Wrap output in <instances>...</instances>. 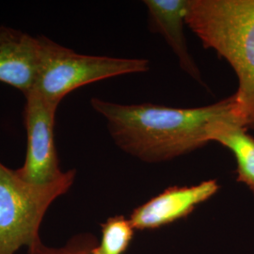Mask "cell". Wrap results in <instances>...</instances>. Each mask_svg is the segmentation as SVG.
<instances>
[{
    "instance_id": "cell-4",
    "label": "cell",
    "mask_w": 254,
    "mask_h": 254,
    "mask_svg": "<svg viewBox=\"0 0 254 254\" xmlns=\"http://www.w3.org/2000/svg\"><path fill=\"white\" fill-rule=\"evenodd\" d=\"M38 39L40 63L32 91L59 105L67 94L87 84L149 69L143 59L78 54L46 37Z\"/></svg>"
},
{
    "instance_id": "cell-9",
    "label": "cell",
    "mask_w": 254,
    "mask_h": 254,
    "mask_svg": "<svg viewBox=\"0 0 254 254\" xmlns=\"http://www.w3.org/2000/svg\"><path fill=\"white\" fill-rule=\"evenodd\" d=\"M246 131L228 120L213 123L207 129L209 141H217L234 154L237 163V181L254 193V138Z\"/></svg>"
},
{
    "instance_id": "cell-2",
    "label": "cell",
    "mask_w": 254,
    "mask_h": 254,
    "mask_svg": "<svg viewBox=\"0 0 254 254\" xmlns=\"http://www.w3.org/2000/svg\"><path fill=\"white\" fill-rule=\"evenodd\" d=\"M186 24L234 68L235 124L254 128V0H188Z\"/></svg>"
},
{
    "instance_id": "cell-6",
    "label": "cell",
    "mask_w": 254,
    "mask_h": 254,
    "mask_svg": "<svg viewBox=\"0 0 254 254\" xmlns=\"http://www.w3.org/2000/svg\"><path fill=\"white\" fill-rule=\"evenodd\" d=\"M218 190L219 185L215 179L194 186L171 187L134 209L129 220L138 231L165 227L187 218L200 204L216 195Z\"/></svg>"
},
{
    "instance_id": "cell-11",
    "label": "cell",
    "mask_w": 254,
    "mask_h": 254,
    "mask_svg": "<svg viewBox=\"0 0 254 254\" xmlns=\"http://www.w3.org/2000/svg\"><path fill=\"white\" fill-rule=\"evenodd\" d=\"M97 243L96 238L90 234L74 236L60 248L48 247L41 240L28 250V254H91Z\"/></svg>"
},
{
    "instance_id": "cell-5",
    "label": "cell",
    "mask_w": 254,
    "mask_h": 254,
    "mask_svg": "<svg viewBox=\"0 0 254 254\" xmlns=\"http://www.w3.org/2000/svg\"><path fill=\"white\" fill-rule=\"evenodd\" d=\"M24 122L27 130V154L24 165L15 170L23 181L46 186L65 175L60 167L55 145V115L59 104L47 100L35 91L26 96Z\"/></svg>"
},
{
    "instance_id": "cell-8",
    "label": "cell",
    "mask_w": 254,
    "mask_h": 254,
    "mask_svg": "<svg viewBox=\"0 0 254 254\" xmlns=\"http://www.w3.org/2000/svg\"><path fill=\"white\" fill-rule=\"evenodd\" d=\"M150 28L162 35L178 58L182 69L201 85L200 70L190 54L184 33L188 0H145Z\"/></svg>"
},
{
    "instance_id": "cell-10",
    "label": "cell",
    "mask_w": 254,
    "mask_h": 254,
    "mask_svg": "<svg viewBox=\"0 0 254 254\" xmlns=\"http://www.w3.org/2000/svg\"><path fill=\"white\" fill-rule=\"evenodd\" d=\"M100 243H97L91 254H124L130 245L135 229L129 218L124 216L109 218L101 225Z\"/></svg>"
},
{
    "instance_id": "cell-1",
    "label": "cell",
    "mask_w": 254,
    "mask_h": 254,
    "mask_svg": "<svg viewBox=\"0 0 254 254\" xmlns=\"http://www.w3.org/2000/svg\"><path fill=\"white\" fill-rule=\"evenodd\" d=\"M91 104L107 120L119 148L149 163L168 161L206 145L213 123L228 120L235 124L232 96L193 109L151 103L121 105L99 98H92Z\"/></svg>"
},
{
    "instance_id": "cell-7",
    "label": "cell",
    "mask_w": 254,
    "mask_h": 254,
    "mask_svg": "<svg viewBox=\"0 0 254 254\" xmlns=\"http://www.w3.org/2000/svg\"><path fill=\"white\" fill-rule=\"evenodd\" d=\"M39 63L38 38L11 27H0V82L26 96L34 88Z\"/></svg>"
},
{
    "instance_id": "cell-3",
    "label": "cell",
    "mask_w": 254,
    "mask_h": 254,
    "mask_svg": "<svg viewBox=\"0 0 254 254\" xmlns=\"http://www.w3.org/2000/svg\"><path fill=\"white\" fill-rule=\"evenodd\" d=\"M75 174L70 170L59 181L37 186L0 162V254H15L41 241L39 232L47 210L71 189Z\"/></svg>"
}]
</instances>
